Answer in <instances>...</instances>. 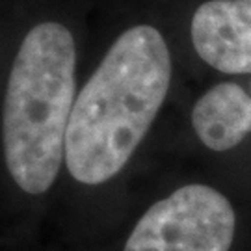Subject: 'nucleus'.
Wrapping results in <instances>:
<instances>
[{"mask_svg": "<svg viewBox=\"0 0 251 251\" xmlns=\"http://www.w3.org/2000/svg\"><path fill=\"white\" fill-rule=\"evenodd\" d=\"M192 43L199 58L225 75L251 73V0H206L194 11Z\"/></svg>", "mask_w": 251, "mask_h": 251, "instance_id": "nucleus-4", "label": "nucleus"}, {"mask_svg": "<svg viewBox=\"0 0 251 251\" xmlns=\"http://www.w3.org/2000/svg\"><path fill=\"white\" fill-rule=\"evenodd\" d=\"M192 126L208 149H233L251 132V93L234 82L216 84L194 104Z\"/></svg>", "mask_w": 251, "mask_h": 251, "instance_id": "nucleus-5", "label": "nucleus"}, {"mask_svg": "<svg viewBox=\"0 0 251 251\" xmlns=\"http://www.w3.org/2000/svg\"><path fill=\"white\" fill-rule=\"evenodd\" d=\"M234 231V208L224 194L186 184L140 218L125 251H229Z\"/></svg>", "mask_w": 251, "mask_h": 251, "instance_id": "nucleus-3", "label": "nucleus"}, {"mask_svg": "<svg viewBox=\"0 0 251 251\" xmlns=\"http://www.w3.org/2000/svg\"><path fill=\"white\" fill-rule=\"evenodd\" d=\"M171 84V54L156 28H128L75 99L65 136L67 170L82 184L116 177L158 116Z\"/></svg>", "mask_w": 251, "mask_h": 251, "instance_id": "nucleus-1", "label": "nucleus"}, {"mask_svg": "<svg viewBox=\"0 0 251 251\" xmlns=\"http://www.w3.org/2000/svg\"><path fill=\"white\" fill-rule=\"evenodd\" d=\"M76 49L67 28L47 21L28 32L9 73L2 114L4 158L26 194L54 184L75 104Z\"/></svg>", "mask_w": 251, "mask_h": 251, "instance_id": "nucleus-2", "label": "nucleus"}]
</instances>
